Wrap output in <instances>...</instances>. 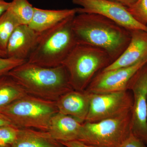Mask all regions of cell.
<instances>
[{
  "instance_id": "cell-1",
  "label": "cell",
  "mask_w": 147,
  "mask_h": 147,
  "mask_svg": "<svg viewBox=\"0 0 147 147\" xmlns=\"http://www.w3.org/2000/svg\"><path fill=\"white\" fill-rule=\"evenodd\" d=\"M72 28L77 43L104 50L112 63L123 53L131 39L129 31L95 13H77L73 18Z\"/></svg>"
},
{
  "instance_id": "cell-2",
  "label": "cell",
  "mask_w": 147,
  "mask_h": 147,
  "mask_svg": "<svg viewBox=\"0 0 147 147\" xmlns=\"http://www.w3.org/2000/svg\"><path fill=\"white\" fill-rule=\"evenodd\" d=\"M8 74L23 87L28 94L56 101L62 95L73 90L63 65L45 67L26 62Z\"/></svg>"
},
{
  "instance_id": "cell-3",
  "label": "cell",
  "mask_w": 147,
  "mask_h": 147,
  "mask_svg": "<svg viewBox=\"0 0 147 147\" xmlns=\"http://www.w3.org/2000/svg\"><path fill=\"white\" fill-rule=\"evenodd\" d=\"M75 16L40 33L37 42L27 62L45 67L61 65L78 43L72 28Z\"/></svg>"
},
{
  "instance_id": "cell-4",
  "label": "cell",
  "mask_w": 147,
  "mask_h": 147,
  "mask_svg": "<svg viewBox=\"0 0 147 147\" xmlns=\"http://www.w3.org/2000/svg\"><path fill=\"white\" fill-rule=\"evenodd\" d=\"M112 63L104 50L87 44L77 43L61 65L65 67L73 90H86L96 75Z\"/></svg>"
},
{
  "instance_id": "cell-5",
  "label": "cell",
  "mask_w": 147,
  "mask_h": 147,
  "mask_svg": "<svg viewBox=\"0 0 147 147\" xmlns=\"http://www.w3.org/2000/svg\"><path fill=\"white\" fill-rule=\"evenodd\" d=\"M59 113L56 101L27 94L0 109V113L18 128L47 131L50 121Z\"/></svg>"
},
{
  "instance_id": "cell-6",
  "label": "cell",
  "mask_w": 147,
  "mask_h": 147,
  "mask_svg": "<svg viewBox=\"0 0 147 147\" xmlns=\"http://www.w3.org/2000/svg\"><path fill=\"white\" fill-rule=\"evenodd\" d=\"M80 142L94 147H119L131 134V112L95 122H85Z\"/></svg>"
},
{
  "instance_id": "cell-7",
  "label": "cell",
  "mask_w": 147,
  "mask_h": 147,
  "mask_svg": "<svg viewBox=\"0 0 147 147\" xmlns=\"http://www.w3.org/2000/svg\"><path fill=\"white\" fill-rule=\"evenodd\" d=\"M133 96L129 90L105 93H91L88 113L86 121L95 122L130 113Z\"/></svg>"
},
{
  "instance_id": "cell-8",
  "label": "cell",
  "mask_w": 147,
  "mask_h": 147,
  "mask_svg": "<svg viewBox=\"0 0 147 147\" xmlns=\"http://www.w3.org/2000/svg\"><path fill=\"white\" fill-rule=\"evenodd\" d=\"M74 3L80 6L77 13L99 14L115 22L131 31L142 30L147 32V26L140 24L132 16L127 7L120 4L108 0H72Z\"/></svg>"
},
{
  "instance_id": "cell-9",
  "label": "cell",
  "mask_w": 147,
  "mask_h": 147,
  "mask_svg": "<svg viewBox=\"0 0 147 147\" xmlns=\"http://www.w3.org/2000/svg\"><path fill=\"white\" fill-rule=\"evenodd\" d=\"M129 90L131 91L133 96L132 134L147 144V64L133 77Z\"/></svg>"
},
{
  "instance_id": "cell-10",
  "label": "cell",
  "mask_w": 147,
  "mask_h": 147,
  "mask_svg": "<svg viewBox=\"0 0 147 147\" xmlns=\"http://www.w3.org/2000/svg\"><path fill=\"white\" fill-rule=\"evenodd\" d=\"M146 64L147 58L131 66L101 70L96 75L86 90L94 94L129 90L133 77Z\"/></svg>"
},
{
  "instance_id": "cell-11",
  "label": "cell",
  "mask_w": 147,
  "mask_h": 147,
  "mask_svg": "<svg viewBox=\"0 0 147 147\" xmlns=\"http://www.w3.org/2000/svg\"><path fill=\"white\" fill-rule=\"evenodd\" d=\"M39 34L40 33L35 31L28 25L18 26L7 42L6 50L7 58L28 61L36 45Z\"/></svg>"
},
{
  "instance_id": "cell-12",
  "label": "cell",
  "mask_w": 147,
  "mask_h": 147,
  "mask_svg": "<svg viewBox=\"0 0 147 147\" xmlns=\"http://www.w3.org/2000/svg\"><path fill=\"white\" fill-rule=\"evenodd\" d=\"M131 39L125 50L115 61L102 70H110L134 65L147 58V32L130 31Z\"/></svg>"
},
{
  "instance_id": "cell-13",
  "label": "cell",
  "mask_w": 147,
  "mask_h": 147,
  "mask_svg": "<svg viewBox=\"0 0 147 147\" xmlns=\"http://www.w3.org/2000/svg\"><path fill=\"white\" fill-rule=\"evenodd\" d=\"M91 93L72 90L56 101L59 113L71 116L82 123L86 121L89 110Z\"/></svg>"
},
{
  "instance_id": "cell-14",
  "label": "cell",
  "mask_w": 147,
  "mask_h": 147,
  "mask_svg": "<svg viewBox=\"0 0 147 147\" xmlns=\"http://www.w3.org/2000/svg\"><path fill=\"white\" fill-rule=\"evenodd\" d=\"M83 123L71 116L58 113L51 119L47 131L59 142L81 141Z\"/></svg>"
},
{
  "instance_id": "cell-15",
  "label": "cell",
  "mask_w": 147,
  "mask_h": 147,
  "mask_svg": "<svg viewBox=\"0 0 147 147\" xmlns=\"http://www.w3.org/2000/svg\"><path fill=\"white\" fill-rule=\"evenodd\" d=\"M77 13V8L50 10L34 7L33 16L28 26L37 32L41 33Z\"/></svg>"
},
{
  "instance_id": "cell-16",
  "label": "cell",
  "mask_w": 147,
  "mask_h": 147,
  "mask_svg": "<svg viewBox=\"0 0 147 147\" xmlns=\"http://www.w3.org/2000/svg\"><path fill=\"white\" fill-rule=\"evenodd\" d=\"M9 147H66L51 137L48 131L34 129L18 128V134Z\"/></svg>"
},
{
  "instance_id": "cell-17",
  "label": "cell",
  "mask_w": 147,
  "mask_h": 147,
  "mask_svg": "<svg viewBox=\"0 0 147 147\" xmlns=\"http://www.w3.org/2000/svg\"><path fill=\"white\" fill-rule=\"evenodd\" d=\"M27 94L23 87L8 74L0 76V109Z\"/></svg>"
},
{
  "instance_id": "cell-18",
  "label": "cell",
  "mask_w": 147,
  "mask_h": 147,
  "mask_svg": "<svg viewBox=\"0 0 147 147\" xmlns=\"http://www.w3.org/2000/svg\"><path fill=\"white\" fill-rule=\"evenodd\" d=\"M19 25H21L9 9L0 16V50L6 52L9 39Z\"/></svg>"
},
{
  "instance_id": "cell-19",
  "label": "cell",
  "mask_w": 147,
  "mask_h": 147,
  "mask_svg": "<svg viewBox=\"0 0 147 147\" xmlns=\"http://www.w3.org/2000/svg\"><path fill=\"white\" fill-rule=\"evenodd\" d=\"M8 9L20 25H29L31 22L34 7L28 0H12Z\"/></svg>"
},
{
  "instance_id": "cell-20",
  "label": "cell",
  "mask_w": 147,
  "mask_h": 147,
  "mask_svg": "<svg viewBox=\"0 0 147 147\" xmlns=\"http://www.w3.org/2000/svg\"><path fill=\"white\" fill-rule=\"evenodd\" d=\"M127 10L140 24L147 26V0H137Z\"/></svg>"
},
{
  "instance_id": "cell-21",
  "label": "cell",
  "mask_w": 147,
  "mask_h": 147,
  "mask_svg": "<svg viewBox=\"0 0 147 147\" xmlns=\"http://www.w3.org/2000/svg\"><path fill=\"white\" fill-rule=\"evenodd\" d=\"M18 128L13 125L0 127V147H9L16 140Z\"/></svg>"
},
{
  "instance_id": "cell-22",
  "label": "cell",
  "mask_w": 147,
  "mask_h": 147,
  "mask_svg": "<svg viewBox=\"0 0 147 147\" xmlns=\"http://www.w3.org/2000/svg\"><path fill=\"white\" fill-rule=\"evenodd\" d=\"M24 60L0 57V76L8 74L9 71L27 62Z\"/></svg>"
},
{
  "instance_id": "cell-23",
  "label": "cell",
  "mask_w": 147,
  "mask_h": 147,
  "mask_svg": "<svg viewBox=\"0 0 147 147\" xmlns=\"http://www.w3.org/2000/svg\"><path fill=\"white\" fill-rule=\"evenodd\" d=\"M146 145L131 132L129 137L119 147H146Z\"/></svg>"
},
{
  "instance_id": "cell-24",
  "label": "cell",
  "mask_w": 147,
  "mask_h": 147,
  "mask_svg": "<svg viewBox=\"0 0 147 147\" xmlns=\"http://www.w3.org/2000/svg\"><path fill=\"white\" fill-rule=\"evenodd\" d=\"M60 142L66 147H94L78 141Z\"/></svg>"
},
{
  "instance_id": "cell-25",
  "label": "cell",
  "mask_w": 147,
  "mask_h": 147,
  "mask_svg": "<svg viewBox=\"0 0 147 147\" xmlns=\"http://www.w3.org/2000/svg\"><path fill=\"white\" fill-rule=\"evenodd\" d=\"M11 5V2L6 1L5 0H0V16L8 10Z\"/></svg>"
},
{
  "instance_id": "cell-26",
  "label": "cell",
  "mask_w": 147,
  "mask_h": 147,
  "mask_svg": "<svg viewBox=\"0 0 147 147\" xmlns=\"http://www.w3.org/2000/svg\"><path fill=\"white\" fill-rule=\"evenodd\" d=\"M120 4L126 7H129L132 5L137 0H108Z\"/></svg>"
},
{
  "instance_id": "cell-27",
  "label": "cell",
  "mask_w": 147,
  "mask_h": 147,
  "mask_svg": "<svg viewBox=\"0 0 147 147\" xmlns=\"http://www.w3.org/2000/svg\"><path fill=\"white\" fill-rule=\"evenodd\" d=\"M10 125L12 124L9 120L5 116L0 113V127Z\"/></svg>"
},
{
  "instance_id": "cell-28",
  "label": "cell",
  "mask_w": 147,
  "mask_h": 147,
  "mask_svg": "<svg viewBox=\"0 0 147 147\" xmlns=\"http://www.w3.org/2000/svg\"><path fill=\"white\" fill-rule=\"evenodd\" d=\"M0 57L2 58H7L6 52L0 50Z\"/></svg>"
}]
</instances>
